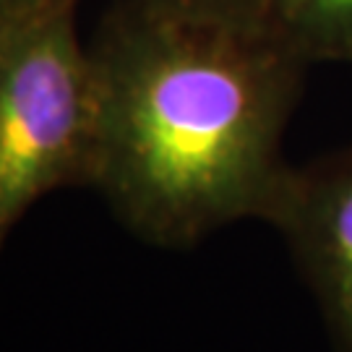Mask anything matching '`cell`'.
<instances>
[{
    "instance_id": "6da1fadb",
    "label": "cell",
    "mask_w": 352,
    "mask_h": 352,
    "mask_svg": "<svg viewBox=\"0 0 352 352\" xmlns=\"http://www.w3.org/2000/svg\"><path fill=\"white\" fill-rule=\"evenodd\" d=\"M91 60L100 144L91 188L160 248L261 219L305 60L261 11L120 0Z\"/></svg>"
},
{
    "instance_id": "7a4b0ae2",
    "label": "cell",
    "mask_w": 352,
    "mask_h": 352,
    "mask_svg": "<svg viewBox=\"0 0 352 352\" xmlns=\"http://www.w3.org/2000/svg\"><path fill=\"white\" fill-rule=\"evenodd\" d=\"M76 6L0 19V248L42 196L94 180L100 87Z\"/></svg>"
},
{
    "instance_id": "3957f363",
    "label": "cell",
    "mask_w": 352,
    "mask_h": 352,
    "mask_svg": "<svg viewBox=\"0 0 352 352\" xmlns=\"http://www.w3.org/2000/svg\"><path fill=\"white\" fill-rule=\"evenodd\" d=\"M261 222L292 253L334 350L352 352V146L287 164Z\"/></svg>"
},
{
    "instance_id": "277c9868",
    "label": "cell",
    "mask_w": 352,
    "mask_h": 352,
    "mask_svg": "<svg viewBox=\"0 0 352 352\" xmlns=\"http://www.w3.org/2000/svg\"><path fill=\"white\" fill-rule=\"evenodd\" d=\"M264 6L305 63L352 60V0H264Z\"/></svg>"
},
{
    "instance_id": "5b68a950",
    "label": "cell",
    "mask_w": 352,
    "mask_h": 352,
    "mask_svg": "<svg viewBox=\"0 0 352 352\" xmlns=\"http://www.w3.org/2000/svg\"><path fill=\"white\" fill-rule=\"evenodd\" d=\"M190 3H204V6H219V8H240V11L266 13L264 0H190ZM266 16H269V13H266Z\"/></svg>"
},
{
    "instance_id": "8992f818",
    "label": "cell",
    "mask_w": 352,
    "mask_h": 352,
    "mask_svg": "<svg viewBox=\"0 0 352 352\" xmlns=\"http://www.w3.org/2000/svg\"><path fill=\"white\" fill-rule=\"evenodd\" d=\"M45 3H52V0H0V19L13 16V13L29 11V8H39Z\"/></svg>"
}]
</instances>
